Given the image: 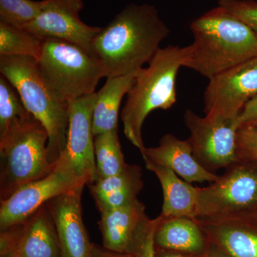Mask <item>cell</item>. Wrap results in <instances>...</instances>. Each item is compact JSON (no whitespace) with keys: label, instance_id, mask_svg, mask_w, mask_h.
Returning a JSON list of instances; mask_svg holds the SVG:
<instances>
[{"label":"cell","instance_id":"30","mask_svg":"<svg viewBox=\"0 0 257 257\" xmlns=\"http://www.w3.org/2000/svg\"><path fill=\"white\" fill-rule=\"evenodd\" d=\"M90 257H132L128 253L115 252L94 244Z\"/></svg>","mask_w":257,"mask_h":257},{"label":"cell","instance_id":"16","mask_svg":"<svg viewBox=\"0 0 257 257\" xmlns=\"http://www.w3.org/2000/svg\"><path fill=\"white\" fill-rule=\"evenodd\" d=\"M147 170L160 181L163 192L160 215L163 217H197L198 187L180 178L175 172L143 157Z\"/></svg>","mask_w":257,"mask_h":257},{"label":"cell","instance_id":"24","mask_svg":"<svg viewBox=\"0 0 257 257\" xmlns=\"http://www.w3.org/2000/svg\"><path fill=\"white\" fill-rule=\"evenodd\" d=\"M87 185L92 196L130 189L141 192L144 187L142 168L137 165H126L119 173L96 179Z\"/></svg>","mask_w":257,"mask_h":257},{"label":"cell","instance_id":"10","mask_svg":"<svg viewBox=\"0 0 257 257\" xmlns=\"http://www.w3.org/2000/svg\"><path fill=\"white\" fill-rule=\"evenodd\" d=\"M83 8L82 0H47L40 15L23 29L40 40H64L94 55L93 42L102 28L83 23L79 18Z\"/></svg>","mask_w":257,"mask_h":257},{"label":"cell","instance_id":"18","mask_svg":"<svg viewBox=\"0 0 257 257\" xmlns=\"http://www.w3.org/2000/svg\"><path fill=\"white\" fill-rule=\"evenodd\" d=\"M145 210V204L138 199L124 207L101 211L99 225L104 247L128 253L139 224L147 216Z\"/></svg>","mask_w":257,"mask_h":257},{"label":"cell","instance_id":"29","mask_svg":"<svg viewBox=\"0 0 257 257\" xmlns=\"http://www.w3.org/2000/svg\"><path fill=\"white\" fill-rule=\"evenodd\" d=\"M238 119L239 127L248 126L257 130V95L245 104Z\"/></svg>","mask_w":257,"mask_h":257},{"label":"cell","instance_id":"7","mask_svg":"<svg viewBox=\"0 0 257 257\" xmlns=\"http://www.w3.org/2000/svg\"><path fill=\"white\" fill-rule=\"evenodd\" d=\"M257 212V162L239 159L207 187H198L197 217Z\"/></svg>","mask_w":257,"mask_h":257},{"label":"cell","instance_id":"4","mask_svg":"<svg viewBox=\"0 0 257 257\" xmlns=\"http://www.w3.org/2000/svg\"><path fill=\"white\" fill-rule=\"evenodd\" d=\"M0 73L17 89L30 114L46 128L49 161L55 165L67 145L69 104L61 101L51 90L34 57L0 56Z\"/></svg>","mask_w":257,"mask_h":257},{"label":"cell","instance_id":"11","mask_svg":"<svg viewBox=\"0 0 257 257\" xmlns=\"http://www.w3.org/2000/svg\"><path fill=\"white\" fill-rule=\"evenodd\" d=\"M204 94V113L209 116H239L257 95V56L209 79Z\"/></svg>","mask_w":257,"mask_h":257},{"label":"cell","instance_id":"14","mask_svg":"<svg viewBox=\"0 0 257 257\" xmlns=\"http://www.w3.org/2000/svg\"><path fill=\"white\" fill-rule=\"evenodd\" d=\"M196 219L206 236L228 257H257V212Z\"/></svg>","mask_w":257,"mask_h":257},{"label":"cell","instance_id":"15","mask_svg":"<svg viewBox=\"0 0 257 257\" xmlns=\"http://www.w3.org/2000/svg\"><path fill=\"white\" fill-rule=\"evenodd\" d=\"M142 156L175 172L189 183L213 182L219 175L204 168L193 155L188 140H181L172 134L161 138L158 146L145 147Z\"/></svg>","mask_w":257,"mask_h":257},{"label":"cell","instance_id":"20","mask_svg":"<svg viewBox=\"0 0 257 257\" xmlns=\"http://www.w3.org/2000/svg\"><path fill=\"white\" fill-rule=\"evenodd\" d=\"M135 73L116 77H108L99 92L92 115L94 136L118 130V116L121 101L127 95L135 82Z\"/></svg>","mask_w":257,"mask_h":257},{"label":"cell","instance_id":"13","mask_svg":"<svg viewBox=\"0 0 257 257\" xmlns=\"http://www.w3.org/2000/svg\"><path fill=\"white\" fill-rule=\"evenodd\" d=\"M84 187L73 189L47 203L55 223L62 257H90L92 243L82 219Z\"/></svg>","mask_w":257,"mask_h":257},{"label":"cell","instance_id":"22","mask_svg":"<svg viewBox=\"0 0 257 257\" xmlns=\"http://www.w3.org/2000/svg\"><path fill=\"white\" fill-rule=\"evenodd\" d=\"M43 40L24 30L0 23V56H28L38 60Z\"/></svg>","mask_w":257,"mask_h":257},{"label":"cell","instance_id":"31","mask_svg":"<svg viewBox=\"0 0 257 257\" xmlns=\"http://www.w3.org/2000/svg\"><path fill=\"white\" fill-rule=\"evenodd\" d=\"M157 257H194L196 255L188 253L177 252V251H169V250L159 249L156 248Z\"/></svg>","mask_w":257,"mask_h":257},{"label":"cell","instance_id":"19","mask_svg":"<svg viewBox=\"0 0 257 257\" xmlns=\"http://www.w3.org/2000/svg\"><path fill=\"white\" fill-rule=\"evenodd\" d=\"M22 224L20 257H62L55 223L46 204Z\"/></svg>","mask_w":257,"mask_h":257},{"label":"cell","instance_id":"12","mask_svg":"<svg viewBox=\"0 0 257 257\" xmlns=\"http://www.w3.org/2000/svg\"><path fill=\"white\" fill-rule=\"evenodd\" d=\"M96 92L69 103L67 145L62 155L84 185L97 178L92 128Z\"/></svg>","mask_w":257,"mask_h":257},{"label":"cell","instance_id":"21","mask_svg":"<svg viewBox=\"0 0 257 257\" xmlns=\"http://www.w3.org/2000/svg\"><path fill=\"white\" fill-rule=\"evenodd\" d=\"M96 175L106 178L121 172L127 164L121 151L118 130L94 137Z\"/></svg>","mask_w":257,"mask_h":257},{"label":"cell","instance_id":"3","mask_svg":"<svg viewBox=\"0 0 257 257\" xmlns=\"http://www.w3.org/2000/svg\"><path fill=\"white\" fill-rule=\"evenodd\" d=\"M188 46H169L157 51L147 68L139 69L127 94L121 119L126 139L140 152L145 148L142 130L149 114L170 109L177 102V77L188 55Z\"/></svg>","mask_w":257,"mask_h":257},{"label":"cell","instance_id":"6","mask_svg":"<svg viewBox=\"0 0 257 257\" xmlns=\"http://www.w3.org/2000/svg\"><path fill=\"white\" fill-rule=\"evenodd\" d=\"M37 67L51 90L67 104L94 94L99 80L106 77L99 59L74 44L57 39L43 40Z\"/></svg>","mask_w":257,"mask_h":257},{"label":"cell","instance_id":"1","mask_svg":"<svg viewBox=\"0 0 257 257\" xmlns=\"http://www.w3.org/2000/svg\"><path fill=\"white\" fill-rule=\"evenodd\" d=\"M170 33L155 6L128 5L95 37L93 55L106 78L128 75L149 64Z\"/></svg>","mask_w":257,"mask_h":257},{"label":"cell","instance_id":"23","mask_svg":"<svg viewBox=\"0 0 257 257\" xmlns=\"http://www.w3.org/2000/svg\"><path fill=\"white\" fill-rule=\"evenodd\" d=\"M11 83L0 77V135L32 116Z\"/></svg>","mask_w":257,"mask_h":257},{"label":"cell","instance_id":"2","mask_svg":"<svg viewBox=\"0 0 257 257\" xmlns=\"http://www.w3.org/2000/svg\"><path fill=\"white\" fill-rule=\"evenodd\" d=\"M194 42L183 67L211 79L257 56V35L218 6L191 23Z\"/></svg>","mask_w":257,"mask_h":257},{"label":"cell","instance_id":"28","mask_svg":"<svg viewBox=\"0 0 257 257\" xmlns=\"http://www.w3.org/2000/svg\"><path fill=\"white\" fill-rule=\"evenodd\" d=\"M239 159L257 162V130L248 126L239 127L237 133Z\"/></svg>","mask_w":257,"mask_h":257},{"label":"cell","instance_id":"26","mask_svg":"<svg viewBox=\"0 0 257 257\" xmlns=\"http://www.w3.org/2000/svg\"><path fill=\"white\" fill-rule=\"evenodd\" d=\"M162 216L151 219L146 216L140 221L130 245L128 254L132 257H157L155 232Z\"/></svg>","mask_w":257,"mask_h":257},{"label":"cell","instance_id":"27","mask_svg":"<svg viewBox=\"0 0 257 257\" xmlns=\"http://www.w3.org/2000/svg\"><path fill=\"white\" fill-rule=\"evenodd\" d=\"M218 6L224 8L239 18L257 35V1L219 0Z\"/></svg>","mask_w":257,"mask_h":257},{"label":"cell","instance_id":"9","mask_svg":"<svg viewBox=\"0 0 257 257\" xmlns=\"http://www.w3.org/2000/svg\"><path fill=\"white\" fill-rule=\"evenodd\" d=\"M84 186L61 155L50 175L25 184L1 201L0 231L26 221L53 198Z\"/></svg>","mask_w":257,"mask_h":257},{"label":"cell","instance_id":"5","mask_svg":"<svg viewBox=\"0 0 257 257\" xmlns=\"http://www.w3.org/2000/svg\"><path fill=\"white\" fill-rule=\"evenodd\" d=\"M47 143L46 128L33 115L0 135V200L54 170Z\"/></svg>","mask_w":257,"mask_h":257},{"label":"cell","instance_id":"33","mask_svg":"<svg viewBox=\"0 0 257 257\" xmlns=\"http://www.w3.org/2000/svg\"><path fill=\"white\" fill-rule=\"evenodd\" d=\"M0 257H20V256H19L18 248H16V249L12 250L9 252L0 255Z\"/></svg>","mask_w":257,"mask_h":257},{"label":"cell","instance_id":"25","mask_svg":"<svg viewBox=\"0 0 257 257\" xmlns=\"http://www.w3.org/2000/svg\"><path fill=\"white\" fill-rule=\"evenodd\" d=\"M47 4V0H0V23L23 29L36 19Z\"/></svg>","mask_w":257,"mask_h":257},{"label":"cell","instance_id":"17","mask_svg":"<svg viewBox=\"0 0 257 257\" xmlns=\"http://www.w3.org/2000/svg\"><path fill=\"white\" fill-rule=\"evenodd\" d=\"M206 237L196 218L162 216L155 232V243L159 249L200 256L207 251Z\"/></svg>","mask_w":257,"mask_h":257},{"label":"cell","instance_id":"8","mask_svg":"<svg viewBox=\"0 0 257 257\" xmlns=\"http://www.w3.org/2000/svg\"><path fill=\"white\" fill-rule=\"evenodd\" d=\"M239 116H199L187 109L184 119L189 131L193 155L205 170L216 174L239 160L237 150Z\"/></svg>","mask_w":257,"mask_h":257},{"label":"cell","instance_id":"32","mask_svg":"<svg viewBox=\"0 0 257 257\" xmlns=\"http://www.w3.org/2000/svg\"><path fill=\"white\" fill-rule=\"evenodd\" d=\"M212 246L208 251L207 257H228L227 255L216 245L212 243Z\"/></svg>","mask_w":257,"mask_h":257}]
</instances>
